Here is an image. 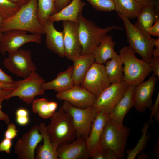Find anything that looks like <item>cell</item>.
Segmentation results:
<instances>
[{
  "mask_svg": "<svg viewBox=\"0 0 159 159\" xmlns=\"http://www.w3.org/2000/svg\"><path fill=\"white\" fill-rule=\"evenodd\" d=\"M37 13V0H30L21 6L13 16L2 21L0 26L1 32L15 29L33 34H45L44 26L38 20Z\"/></svg>",
  "mask_w": 159,
  "mask_h": 159,
  "instance_id": "cell-1",
  "label": "cell"
},
{
  "mask_svg": "<svg viewBox=\"0 0 159 159\" xmlns=\"http://www.w3.org/2000/svg\"><path fill=\"white\" fill-rule=\"evenodd\" d=\"M46 131L54 148L69 143L76 138V130L69 114L59 108L50 118Z\"/></svg>",
  "mask_w": 159,
  "mask_h": 159,
  "instance_id": "cell-2",
  "label": "cell"
},
{
  "mask_svg": "<svg viewBox=\"0 0 159 159\" xmlns=\"http://www.w3.org/2000/svg\"><path fill=\"white\" fill-rule=\"evenodd\" d=\"M78 18V32L82 47L81 54L92 53L108 33L114 29H122L115 25L103 28L100 27L84 16L82 13L79 14Z\"/></svg>",
  "mask_w": 159,
  "mask_h": 159,
  "instance_id": "cell-3",
  "label": "cell"
},
{
  "mask_svg": "<svg viewBox=\"0 0 159 159\" xmlns=\"http://www.w3.org/2000/svg\"><path fill=\"white\" fill-rule=\"evenodd\" d=\"M119 52L124 64V81L129 86H136L143 82L151 72L150 63L138 59L129 46L124 47Z\"/></svg>",
  "mask_w": 159,
  "mask_h": 159,
  "instance_id": "cell-4",
  "label": "cell"
},
{
  "mask_svg": "<svg viewBox=\"0 0 159 159\" xmlns=\"http://www.w3.org/2000/svg\"><path fill=\"white\" fill-rule=\"evenodd\" d=\"M130 132L129 127L109 118L102 134L101 149L112 150L118 159L123 158L125 156V151Z\"/></svg>",
  "mask_w": 159,
  "mask_h": 159,
  "instance_id": "cell-5",
  "label": "cell"
},
{
  "mask_svg": "<svg viewBox=\"0 0 159 159\" xmlns=\"http://www.w3.org/2000/svg\"><path fill=\"white\" fill-rule=\"evenodd\" d=\"M117 13L123 21L129 46L135 53L140 54L142 59L149 63L153 57L155 39L144 35L127 17Z\"/></svg>",
  "mask_w": 159,
  "mask_h": 159,
  "instance_id": "cell-6",
  "label": "cell"
},
{
  "mask_svg": "<svg viewBox=\"0 0 159 159\" xmlns=\"http://www.w3.org/2000/svg\"><path fill=\"white\" fill-rule=\"evenodd\" d=\"M62 108L71 116L76 130V138L86 140L88 138L92 123L97 111L92 106L85 108L76 107L64 100Z\"/></svg>",
  "mask_w": 159,
  "mask_h": 159,
  "instance_id": "cell-7",
  "label": "cell"
},
{
  "mask_svg": "<svg viewBox=\"0 0 159 159\" xmlns=\"http://www.w3.org/2000/svg\"><path fill=\"white\" fill-rule=\"evenodd\" d=\"M8 53V56L4 59L3 64L11 73L25 79L37 70V67L32 59L30 50L20 48Z\"/></svg>",
  "mask_w": 159,
  "mask_h": 159,
  "instance_id": "cell-8",
  "label": "cell"
},
{
  "mask_svg": "<svg viewBox=\"0 0 159 159\" xmlns=\"http://www.w3.org/2000/svg\"><path fill=\"white\" fill-rule=\"evenodd\" d=\"M45 80L36 72H32L28 77L21 80L15 81L17 87L5 98L8 100L17 97L28 105L32 104L37 95H43L44 90L42 87Z\"/></svg>",
  "mask_w": 159,
  "mask_h": 159,
  "instance_id": "cell-9",
  "label": "cell"
},
{
  "mask_svg": "<svg viewBox=\"0 0 159 159\" xmlns=\"http://www.w3.org/2000/svg\"><path fill=\"white\" fill-rule=\"evenodd\" d=\"M129 86L125 81L111 83L96 97L93 106L97 112L109 114L123 96Z\"/></svg>",
  "mask_w": 159,
  "mask_h": 159,
  "instance_id": "cell-10",
  "label": "cell"
},
{
  "mask_svg": "<svg viewBox=\"0 0 159 159\" xmlns=\"http://www.w3.org/2000/svg\"><path fill=\"white\" fill-rule=\"evenodd\" d=\"M42 34H28L27 32L19 29H12L3 33L0 42V52L4 56L6 52L19 49L24 44L29 42L37 44L42 43Z\"/></svg>",
  "mask_w": 159,
  "mask_h": 159,
  "instance_id": "cell-11",
  "label": "cell"
},
{
  "mask_svg": "<svg viewBox=\"0 0 159 159\" xmlns=\"http://www.w3.org/2000/svg\"><path fill=\"white\" fill-rule=\"evenodd\" d=\"M111 84L104 65L95 61L88 71L81 85L97 97Z\"/></svg>",
  "mask_w": 159,
  "mask_h": 159,
  "instance_id": "cell-12",
  "label": "cell"
},
{
  "mask_svg": "<svg viewBox=\"0 0 159 159\" xmlns=\"http://www.w3.org/2000/svg\"><path fill=\"white\" fill-rule=\"evenodd\" d=\"M39 126L35 125L24 133L16 142L14 153L21 159H34L37 145L43 137L39 132Z\"/></svg>",
  "mask_w": 159,
  "mask_h": 159,
  "instance_id": "cell-13",
  "label": "cell"
},
{
  "mask_svg": "<svg viewBox=\"0 0 159 159\" xmlns=\"http://www.w3.org/2000/svg\"><path fill=\"white\" fill-rule=\"evenodd\" d=\"M56 97L68 102L73 106L85 108L92 106L96 98L91 92L80 85H74L70 88L58 92Z\"/></svg>",
  "mask_w": 159,
  "mask_h": 159,
  "instance_id": "cell-14",
  "label": "cell"
},
{
  "mask_svg": "<svg viewBox=\"0 0 159 159\" xmlns=\"http://www.w3.org/2000/svg\"><path fill=\"white\" fill-rule=\"evenodd\" d=\"M64 42L65 57L73 61L81 54L82 47L78 32L77 24L68 21H63Z\"/></svg>",
  "mask_w": 159,
  "mask_h": 159,
  "instance_id": "cell-15",
  "label": "cell"
},
{
  "mask_svg": "<svg viewBox=\"0 0 159 159\" xmlns=\"http://www.w3.org/2000/svg\"><path fill=\"white\" fill-rule=\"evenodd\" d=\"M158 80L153 74L147 81L135 86L134 107L138 112H143L152 105V97Z\"/></svg>",
  "mask_w": 159,
  "mask_h": 159,
  "instance_id": "cell-16",
  "label": "cell"
},
{
  "mask_svg": "<svg viewBox=\"0 0 159 159\" xmlns=\"http://www.w3.org/2000/svg\"><path fill=\"white\" fill-rule=\"evenodd\" d=\"M109 119L108 114L97 112L86 140L88 158H91L97 151L101 149V141L105 125Z\"/></svg>",
  "mask_w": 159,
  "mask_h": 159,
  "instance_id": "cell-17",
  "label": "cell"
},
{
  "mask_svg": "<svg viewBox=\"0 0 159 159\" xmlns=\"http://www.w3.org/2000/svg\"><path fill=\"white\" fill-rule=\"evenodd\" d=\"M58 159L88 158L86 140L77 138L73 142L60 145L56 149Z\"/></svg>",
  "mask_w": 159,
  "mask_h": 159,
  "instance_id": "cell-18",
  "label": "cell"
},
{
  "mask_svg": "<svg viewBox=\"0 0 159 159\" xmlns=\"http://www.w3.org/2000/svg\"><path fill=\"white\" fill-rule=\"evenodd\" d=\"M54 22L48 19L44 26L46 34L45 44L49 49L63 57H65L63 32L56 29Z\"/></svg>",
  "mask_w": 159,
  "mask_h": 159,
  "instance_id": "cell-19",
  "label": "cell"
},
{
  "mask_svg": "<svg viewBox=\"0 0 159 159\" xmlns=\"http://www.w3.org/2000/svg\"><path fill=\"white\" fill-rule=\"evenodd\" d=\"M135 87L134 86L128 87L112 111L108 114L109 119L118 124H123L125 115L134 106Z\"/></svg>",
  "mask_w": 159,
  "mask_h": 159,
  "instance_id": "cell-20",
  "label": "cell"
},
{
  "mask_svg": "<svg viewBox=\"0 0 159 159\" xmlns=\"http://www.w3.org/2000/svg\"><path fill=\"white\" fill-rule=\"evenodd\" d=\"M86 3L81 0H72L67 6L49 16L48 19L53 22L68 21L78 24V16L82 13Z\"/></svg>",
  "mask_w": 159,
  "mask_h": 159,
  "instance_id": "cell-21",
  "label": "cell"
},
{
  "mask_svg": "<svg viewBox=\"0 0 159 159\" xmlns=\"http://www.w3.org/2000/svg\"><path fill=\"white\" fill-rule=\"evenodd\" d=\"M159 17L158 6H143L137 17L138 21L134 25L144 35L150 37L151 35L148 33L147 30L159 19Z\"/></svg>",
  "mask_w": 159,
  "mask_h": 159,
  "instance_id": "cell-22",
  "label": "cell"
},
{
  "mask_svg": "<svg viewBox=\"0 0 159 159\" xmlns=\"http://www.w3.org/2000/svg\"><path fill=\"white\" fill-rule=\"evenodd\" d=\"M73 69V66H69L65 70L59 73L55 79L43 83L42 89L44 91L54 90L58 93L70 88L74 85L72 76Z\"/></svg>",
  "mask_w": 159,
  "mask_h": 159,
  "instance_id": "cell-23",
  "label": "cell"
},
{
  "mask_svg": "<svg viewBox=\"0 0 159 159\" xmlns=\"http://www.w3.org/2000/svg\"><path fill=\"white\" fill-rule=\"evenodd\" d=\"M72 76L74 85L82 84L90 68L95 62L92 53L81 54L74 60Z\"/></svg>",
  "mask_w": 159,
  "mask_h": 159,
  "instance_id": "cell-24",
  "label": "cell"
},
{
  "mask_svg": "<svg viewBox=\"0 0 159 159\" xmlns=\"http://www.w3.org/2000/svg\"><path fill=\"white\" fill-rule=\"evenodd\" d=\"M115 45V42L112 37L110 35H106L92 53L95 61L103 64L108 60L117 56L118 54L114 50Z\"/></svg>",
  "mask_w": 159,
  "mask_h": 159,
  "instance_id": "cell-25",
  "label": "cell"
},
{
  "mask_svg": "<svg viewBox=\"0 0 159 159\" xmlns=\"http://www.w3.org/2000/svg\"><path fill=\"white\" fill-rule=\"evenodd\" d=\"M39 129L42 135L44 142L42 145L40 144L36 148L35 158L37 159H58L56 150L54 148L47 135L45 123H40Z\"/></svg>",
  "mask_w": 159,
  "mask_h": 159,
  "instance_id": "cell-26",
  "label": "cell"
},
{
  "mask_svg": "<svg viewBox=\"0 0 159 159\" xmlns=\"http://www.w3.org/2000/svg\"><path fill=\"white\" fill-rule=\"evenodd\" d=\"M105 63V71L111 83L124 81L123 62L120 54L108 60Z\"/></svg>",
  "mask_w": 159,
  "mask_h": 159,
  "instance_id": "cell-27",
  "label": "cell"
},
{
  "mask_svg": "<svg viewBox=\"0 0 159 159\" xmlns=\"http://www.w3.org/2000/svg\"><path fill=\"white\" fill-rule=\"evenodd\" d=\"M32 104L33 112L37 113L44 119L52 117L56 112L58 106L57 102L49 101L44 98L34 100Z\"/></svg>",
  "mask_w": 159,
  "mask_h": 159,
  "instance_id": "cell-28",
  "label": "cell"
},
{
  "mask_svg": "<svg viewBox=\"0 0 159 159\" xmlns=\"http://www.w3.org/2000/svg\"><path fill=\"white\" fill-rule=\"evenodd\" d=\"M115 10L129 19L137 17L142 7L135 0H114Z\"/></svg>",
  "mask_w": 159,
  "mask_h": 159,
  "instance_id": "cell-29",
  "label": "cell"
},
{
  "mask_svg": "<svg viewBox=\"0 0 159 159\" xmlns=\"http://www.w3.org/2000/svg\"><path fill=\"white\" fill-rule=\"evenodd\" d=\"M37 16L40 23L43 26L49 16L57 12L55 3L56 0H37Z\"/></svg>",
  "mask_w": 159,
  "mask_h": 159,
  "instance_id": "cell-30",
  "label": "cell"
},
{
  "mask_svg": "<svg viewBox=\"0 0 159 159\" xmlns=\"http://www.w3.org/2000/svg\"><path fill=\"white\" fill-rule=\"evenodd\" d=\"M152 119L146 121L144 124L141 129V136L135 147L132 149H128L126 151L127 155V159H134L143 150L148 141L149 135L147 132L148 127L153 123Z\"/></svg>",
  "mask_w": 159,
  "mask_h": 159,
  "instance_id": "cell-31",
  "label": "cell"
},
{
  "mask_svg": "<svg viewBox=\"0 0 159 159\" xmlns=\"http://www.w3.org/2000/svg\"><path fill=\"white\" fill-rule=\"evenodd\" d=\"M21 6L9 0H0V16L4 19L8 18L14 15Z\"/></svg>",
  "mask_w": 159,
  "mask_h": 159,
  "instance_id": "cell-32",
  "label": "cell"
},
{
  "mask_svg": "<svg viewBox=\"0 0 159 159\" xmlns=\"http://www.w3.org/2000/svg\"><path fill=\"white\" fill-rule=\"evenodd\" d=\"M95 9L109 12L115 10L114 0H86Z\"/></svg>",
  "mask_w": 159,
  "mask_h": 159,
  "instance_id": "cell-33",
  "label": "cell"
},
{
  "mask_svg": "<svg viewBox=\"0 0 159 159\" xmlns=\"http://www.w3.org/2000/svg\"><path fill=\"white\" fill-rule=\"evenodd\" d=\"M93 159H117L115 153L113 151L101 149L96 152L92 157Z\"/></svg>",
  "mask_w": 159,
  "mask_h": 159,
  "instance_id": "cell-34",
  "label": "cell"
},
{
  "mask_svg": "<svg viewBox=\"0 0 159 159\" xmlns=\"http://www.w3.org/2000/svg\"><path fill=\"white\" fill-rule=\"evenodd\" d=\"M18 132L14 124L9 123L8 125L7 129L5 132L4 138L12 140L17 136Z\"/></svg>",
  "mask_w": 159,
  "mask_h": 159,
  "instance_id": "cell-35",
  "label": "cell"
},
{
  "mask_svg": "<svg viewBox=\"0 0 159 159\" xmlns=\"http://www.w3.org/2000/svg\"><path fill=\"white\" fill-rule=\"evenodd\" d=\"M153 75L159 77V57H152L150 63Z\"/></svg>",
  "mask_w": 159,
  "mask_h": 159,
  "instance_id": "cell-36",
  "label": "cell"
},
{
  "mask_svg": "<svg viewBox=\"0 0 159 159\" xmlns=\"http://www.w3.org/2000/svg\"><path fill=\"white\" fill-rule=\"evenodd\" d=\"M12 145V140L5 138L0 143V152H5L9 154Z\"/></svg>",
  "mask_w": 159,
  "mask_h": 159,
  "instance_id": "cell-37",
  "label": "cell"
},
{
  "mask_svg": "<svg viewBox=\"0 0 159 159\" xmlns=\"http://www.w3.org/2000/svg\"><path fill=\"white\" fill-rule=\"evenodd\" d=\"M17 85L14 81V82H6L0 81V88L4 90L11 92L17 88Z\"/></svg>",
  "mask_w": 159,
  "mask_h": 159,
  "instance_id": "cell-38",
  "label": "cell"
},
{
  "mask_svg": "<svg viewBox=\"0 0 159 159\" xmlns=\"http://www.w3.org/2000/svg\"><path fill=\"white\" fill-rule=\"evenodd\" d=\"M147 32L150 35L159 37V19L155 22L154 24L147 30Z\"/></svg>",
  "mask_w": 159,
  "mask_h": 159,
  "instance_id": "cell-39",
  "label": "cell"
},
{
  "mask_svg": "<svg viewBox=\"0 0 159 159\" xmlns=\"http://www.w3.org/2000/svg\"><path fill=\"white\" fill-rule=\"evenodd\" d=\"M159 93L157 95L155 102L153 105H152L149 108L151 110V114L150 116V119H152L153 116L159 111Z\"/></svg>",
  "mask_w": 159,
  "mask_h": 159,
  "instance_id": "cell-40",
  "label": "cell"
},
{
  "mask_svg": "<svg viewBox=\"0 0 159 159\" xmlns=\"http://www.w3.org/2000/svg\"><path fill=\"white\" fill-rule=\"evenodd\" d=\"M72 0H56L55 5L57 12L68 5Z\"/></svg>",
  "mask_w": 159,
  "mask_h": 159,
  "instance_id": "cell-41",
  "label": "cell"
},
{
  "mask_svg": "<svg viewBox=\"0 0 159 159\" xmlns=\"http://www.w3.org/2000/svg\"><path fill=\"white\" fill-rule=\"evenodd\" d=\"M4 100V98L0 97V120L4 121L6 124L8 125L10 122L9 117L1 110L2 104Z\"/></svg>",
  "mask_w": 159,
  "mask_h": 159,
  "instance_id": "cell-42",
  "label": "cell"
},
{
  "mask_svg": "<svg viewBox=\"0 0 159 159\" xmlns=\"http://www.w3.org/2000/svg\"><path fill=\"white\" fill-rule=\"evenodd\" d=\"M0 81L6 82H14L11 77L5 73L0 68Z\"/></svg>",
  "mask_w": 159,
  "mask_h": 159,
  "instance_id": "cell-43",
  "label": "cell"
},
{
  "mask_svg": "<svg viewBox=\"0 0 159 159\" xmlns=\"http://www.w3.org/2000/svg\"><path fill=\"white\" fill-rule=\"evenodd\" d=\"M141 6H155L156 0H135Z\"/></svg>",
  "mask_w": 159,
  "mask_h": 159,
  "instance_id": "cell-44",
  "label": "cell"
},
{
  "mask_svg": "<svg viewBox=\"0 0 159 159\" xmlns=\"http://www.w3.org/2000/svg\"><path fill=\"white\" fill-rule=\"evenodd\" d=\"M16 120L19 125L24 126L28 124L29 122V119L28 116L16 117Z\"/></svg>",
  "mask_w": 159,
  "mask_h": 159,
  "instance_id": "cell-45",
  "label": "cell"
},
{
  "mask_svg": "<svg viewBox=\"0 0 159 159\" xmlns=\"http://www.w3.org/2000/svg\"><path fill=\"white\" fill-rule=\"evenodd\" d=\"M16 117L28 116L29 112L26 109L20 108L18 109L16 112Z\"/></svg>",
  "mask_w": 159,
  "mask_h": 159,
  "instance_id": "cell-46",
  "label": "cell"
},
{
  "mask_svg": "<svg viewBox=\"0 0 159 159\" xmlns=\"http://www.w3.org/2000/svg\"><path fill=\"white\" fill-rule=\"evenodd\" d=\"M11 2L20 6L27 3L30 0H9Z\"/></svg>",
  "mask_w": 159,
  "mask_h": 159,
  "instance_id": "cell-47",
  "label": "cell"
},
{
  "mask_svg": "<svg viewBox=\"0 0 159 159\" xmlns=\"http://www.w3.org/2000/svg\"><path fill=\"white\" fill-rule=\"evenodd\" d=\"M11 92L3 90L0 88V97L3 98L5 99V98Z\"/></svg>",
  "mask_w": 159,
  "mask_h": 159,
  "instance_id": "cell-48",
  "label": "cell"
},
{
  "mask_svg": "<svg viewBox=\"0 0 159 159\" xmlns=\"http://www.w3.org/2000/svg\"><path fill=\"white\" fill-rule=\"evenodd\" d=\"M152 57H159V48H156L153 49Z\"/></svg>",
  "mask_w": 159,
  "mask_h": 159,
  "instance_id": "cell-49",
  "label": "cell"
},
{
  "mask_svg": "<svg viewBox=\"0 0 159 159\" xmlns=\"http://www.w3.org/2000/svg\"><path fill=\"white\" fill-rule=\"evenodd\" d=\"M159 141H157L155 146V154L157 157L159 158V153H158V148H159Z\"/></svg>",
  "mask_w": 159,
  "mask_h": 159,
  "instance_id": "cell-50",
  "label": "cell"
},
{
  "mask_svg": "<svg viewBox=\"0 0 159 159\" xmlns=\"http://www.w3.org/2000/svg\"><path fill=\"white\" fill-rule=\"evenodd\" d=\"M155 120L158 123L159 122V111L153 117Z\"/></svg>",
  "mask_w": 159,
  "mask_h": 159,
  "instance_id": "cell-51",
  "label": "cell"
},
{
  "mask_svg": "<svg viewBox=\"0 0 159 159\" xmlns=\"http://www.w3.org/2000/svg\"><path fill=\"white\" fill-rule=\"evenodd\" d=\"M4 19L1 16H0V26L1 23L2 21ZM3 37V33H2L0 30V42L2 40Z\"/></svg>",
  "mask_w": 159,
  "mask_h": 159,
  "instance_id": "cell-52",
  "label": "cell"
}]
</instances>
